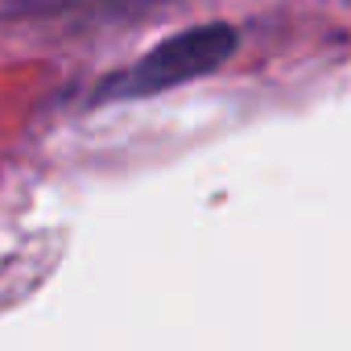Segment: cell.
Listing matches in <instances>:
<instances>
[{
    "label": "cell",
    "instance_id": "6da1fadb",
    "mask_svg": "<svg viewBox=\"0 0 351 351\" xmlns=\"http://www.w3.org/2000/svg\"><path fill=\"white\" fill-rule=\"evenodd\" d=\"M236 46V34L228 25H203L191 34H178L161 42L157 50H149L136 66L120 71L116 79L104 83L99 99H132V95H153L165 91L173 83H186L195 75H207L211 66H219Z\"/></svg>",
    "mask_w": 351,
    "mask_h": 351
}]
</instances>
